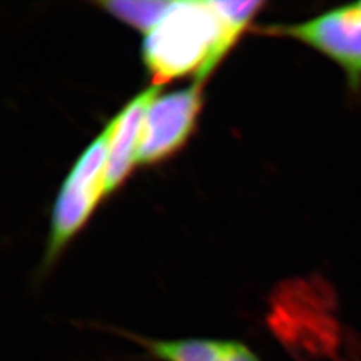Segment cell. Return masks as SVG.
Here are the masks:
<instances>
[{
  "label": "cell",
  "mask_w": 361,
  "mask_h": 361,
  "mask_svg": "<svg viewBox=\"0 0 361 361\" xmlns=\"http://www.w3.org/2000/svg\"><path fill=\"white\" fill-rule=\"evenodd\" d=\"M264 6V1H177L143 42V63L153 86L162 87L193 73L202 83Z\"/></svg>",
  "instance_id": "cell-1"
},
{
  "label": "cell",
  "mask_w": 361,
  "mask_h": 361,
  "mask_svg": "<svg viewBox=\"0 0 361 361\" xmlns=\"http://www.w3.org/2000/svg\"><path fill=\"white\" fill-rule=\"evenodd\" d=\"M113 133L110 122L82 153L67 176L52 210L51 232L40 274L49 271L106 195L109 149Z\"/></svg>",
  "instance_id": "cell-2"
},
{
  "label": "cell",
  "mask_w": 361,
  "mask_h": 361,
  "mask_svg": "<svg viewBox=\"0 0 361 361\" xmlns=\"http://www.w3.org/2000/svg\"><path fill=\"white\" fill-rule=\"evenodd\" d=\"M258 31L308 44L344 70L352 89H360L361 1L331 10L304 23L262 27Z\"/></svg>",
  "instance_id": "cell-3"
},
{
  "label": "cell",
  "mask_w": 361,
  "mask_h": 361,
  "mask_svg": "<svg viewBox=\"0 0 361 361\" xmlns=\"http://www.w3.org/2000/svg\"><path fill=\"white\" fill-rule=\"evenodd\" d=\"M202 102V83L198 82L157 97L145 116L137 164L154 165L177 153L190 138Z\"/></svg>",
  "instance_id": "cell-4"
},
{
  "label": "cell",
  "mask_w": 361,
  "mask_h": 361,
  "mask_svg": "<svg viewBox=\"0 0 361 361\" xmlns=\"http://www.w3.org/2000/svg\"><path fill=\"white\" fill-rule=\"evenodd\" d=\"M111 335L126 338L142 349L140 360L147 361H261L247 344L232 338L182 337L155 338L111 325L101 326Z\"/></svg>",
  "instance_id": "cell-5"
},
{
  "label": "cell",
  "mask_w": 361,
  "mask_h": 361,
  "mask_svg": "<svg viewBox=\"0 0 361 361\" xmlns=\"http://www.w3.org/2000/svg\"><path fill=\"white\" fill-rule=\"evenodd\" d=\"M159 90V86L152 85V87L135 95L111 121L113 133L107 161L106 195L114 193L137 164L145 116Z\"/></svg>",
  "instance_id": "cell-6"
},
{
  "label": "cell",
  "mask_w": 361,
  "mask_h": 361,
  "mask_svg": "<svg viewBox=\"0 0 361 361\" xmlns=\"http://www.w3.org/2000/svg\"><path fill=\"white\" fill-rule=\"evenodd\" d=\"M176 3L162 0H104L95 4L118 20L149 35L171 13Z\"/></svg>",
  "instance_id": "cell-7"
}]
</instances>
